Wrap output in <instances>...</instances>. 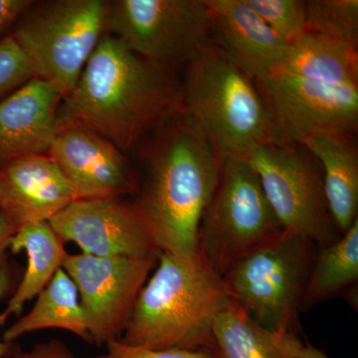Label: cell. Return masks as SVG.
<instances>
[{"mask_svg": "<svg viewBox=\"0 0 358 358\" xmlns=\"http://www.w3.org/2000/svg\"><path fill=\"white\" fill-rule=\"evenodd\" d=\"M180 87L182 109L199 124L221 162L279 141L256 81L215 42L203 47L186 66Z\"/></svg>", "mask_w": 358, "mask_h": 358, "instance_id": "4", "label": "cell"}, {"mask_svg": "<svg viewBox=\"0 0 358 358\" xmlns=\"http://www.w3.org/2000/svg\"><path fill=\"white\" fill-rule=\"evenodd\" d=\"M32 2L30 0H0V34L15 25Z\"/></svg>", "mask_w": 358, "mask_h": 358, "instance_id": "28", "label": "cell"}, {"mask_svg": "<svg viewBox=\"0 0 358 358\" xmlns=\"http://www.w3.org/2000/svg\"><path fill=\"white\" fill-rule=\"evenodd\" d=\"M319 162L327 207L341 235L357 220L358 152L355 136L320 134L301 143Z\"/></svg>", "mask_w": 358, "mask_h": 358, "instance_id": "17", "label": "cell"}, {"mask_svg": "<svg viewBox=\"0 0 358 358\" xmlns=\"http://www.w3.org/2000/svg\"><path fill=\"white\" fill-rule=\"evenodd\" d=\"M157 131L136 204L159 253L194 257L200 221L217 186L221 160L185 110Z\"/></svg>", "mask_w": 358, "mask_h": 358, "instance_id": "2", "label": "cell"}, {"mask_svg": "<svg viewBox=\"0 0 358 358\" xmlns=\"http://www.w3.org/2000/svg\"><path fill=\"white\" fill-rule=\"evenodd\" d=\"M45 329H61L92 343L76 285L63 268L37 296L31 310L4 331L2 339L14 343L24 334Z\"/></svg>", "mask_w": 358, "mask_h": 358, "instance_id": "19", "label": "cell"}, {"mask_svg": "<svg viewBox=\"0 0 358 358\" xmlns=\"http://www.w3.org/2000/svg\"><path fill=\"white\" fill-rule=\"evenodd\" d=\"M48 152L69 181L76 200L122 199L140 189L122 150L91 129L62 127Z\"/></svg>", "mask_w": 358, "mask_h": 358, "instance_id": "13", "label": "cell"}, {"mask_svg": "<svg viewBox=\"0 0 358 358\" xmlns=\"http://www.w3.org/2000/svg\"><path fill=\"white\" fill-rule=\"evenodd\" d=\"M252 8L289 45L307 31V6L301 0H247Z\"/></svg>", "mask_w": 358, "mask_h": 358, "instance_id": "24", "label": "cell"}, {"mask_svg": "<svg viewBox=\"0 0 358 358\" xmlns=\"http://www.w3.org/2000/svg\"><path fill=\"white\" fill-rule=\"evenodd\" d=\"M285 230L312 240L317 248L338 241L324 195L322 169L301 145L270 141L245 155Z\"/></svg>", "mask_w": 358, "mask_h": 358, "instance_id": "9", "label": "cell"}, {"mask_svg": "<svg viewBox=\"0 0 358 358\" xmlns=\"http://www.w3.org/2000/svg\"><path fill=\"white\" fill-rule=\"evenodd\" d=\"M215 43L254 81L277 69L289 44L256 13L247 0H204Z\"/></svg>", "mask_w": 358, "mask_h": 358, "instance_id": "16", "label": "cell"}, {"mask_svg": "<svg viewBox=\"0 0 358 358\" xmlns=\"http://www.w3.org/2000/svg\"><path fill=\"white\" fill-rule=\"evenodd\" d=\"M14 282V270L13 265L6 261L0 267V300L6 298L13 289ZM20 346L14 343L0 341V358H13L14 353Z\"/></svg>", "mask_w": 358, "mask_h": 358, "instance_id": "29", "label": "cell"}, {"mask_svg": "<svg viewBox=\"0 0 358 358\" xmlns=\"http://www.w3.org/2000/svg\"><path fill=\"white\" fill-rule=\"evenodd\" d=\"M213 358H294V334L275 333L259 326L231 303L212 327Z\"/></svg>", "mask_w": 358, "mask_h": 358, "instance_id": "20", "label": "cell"}, {"mask_svg": "<svg viewBox=\"0 0 358 358\" xmlns=\"http://www.w3.org/2000/svg\"><path fill=\"white\" fill-rule=\"evenodd\" d=\"M48 223L64 243L74 242L87 255H159L138 206L122 199L75 200Z\"/></svg>", "mask_w": 358, "mask_h": 358, "instance_id": "12", "label": "cell"}, {"mask_svg": "<svg viewBox=\"0 0 358 358\" xmlns=\"http://www.w3.org/2000/svg\"><path fill=\"white\" fill-rule=\"evenodd\" d=\"M2 205H3V199H2L1 193H0V209H1Z\"/></svg>", "mask_w": 358, "mask_h": 358, "instance_id": "32", "label": "cell"}, {"mask_svg": "<svg viewBox=\"0 0 358 358\" xmlns=\"http://www.w3.org/2000/svg\"><path fill=\"white\" fill-rule=\"evenodd\" d=\"M157 261L120 341L150 350H211L214 320L232 303L223 278L199 254L160 252Z\"/></svg>", "mask_w": 358, "mask_h": 358, "instance_id": "3", "label": "cell"}, {"mask_svg": "<svg viewBox=\"0 0 358 358\" xmlns=\"http://www.w3.org/2000/svg\"><path fill=\"white\" fill-rule=\"evenodd\" d=\"M107 31L141 58L173 73L215 42L204 0L109 1Z\"/></svg>", "mask_w": 358, "mask_h": 358, "instance_id": "8", "label": "cell"}, {"mask_svg": "<svg viewBox=\"0 0 358 358\" xmlns=\"http://www.w3.org/2000/svg\"><path fill=\"white\" fill-rule=\"evenodd\" d=\"M62 100L57 87L33 77L0 102V166L49 152L60 131Z\"/></svg>", "mask_w": 358, "mask_h": 358, "instance_id": "14", "label": "cell"}, {"mask_svg": "<svg viewBox=\"0 0 358 358\" xmlns=\"http://www.w3.org/2000/svg\"><path fill=\"white\" fill-rule=\"evenodd\" d=\"M157 258L68 254L62 268L81 296L92 343L121 339Z\"/></svg>", "mask_w": 358, "mask_h": 358, "instance_id": "11", "label": "cell"}, {"mask_svg": "<svg viewBox=\"0 0 358 358\" xmlns=\"http://www.w3.org/2000/svg\"><path fill=\"white\" fill-rule=\"evenodd\" d=\"M1 210L17 230L48 222L76 200L74 190L50 157L29 155L0 166Z\"/></svg>", "mask_w": 358, "mask_h": 358, "instance_id": "15", "label": "cell"}, {"mask_svg": "<svg viewBox=\"0 0 358 358\" xmlns=\"http://www.w3.org/2000/svg\"><path fill=\"white\" fill-rule=\"evenodd\" d=\"M96 358H213V355L207 350H150L114 341L108 343L107 352Z\"/></svg>", "mask_w": 358, "mask_h": 358, "instance_id": "26", "label": "cell"}, {"mask_svg": "<svg viewBox=\"0 0 358 358\" xmlns=\"http://www.w3.org/2000/svg\"><path fill=\"white\" fill-rule=\"evenodd\" d=\"M317 246L284 230L223 275L231 301L259 326L296 336L301 301Z\"/></svg>", "mask_w": 358, "mask_h": 358, "instance_id": "5", "label": "cell"}, {"mask_svg": "<svg viewBox=\"0 0 358 358\" xmlns=\"http://www.w3.org/2000/svg\"><path fill=\"white\" fill-rule=\"evenodd\" d=\"M33 77L31 66L13 36L0 38V102Z\"/></svg>", "mask_w": 358, "mask_h": 358, "instance_id": "25", "label": "cell"}, {"mask_svg": "<svg viewBox=\"0 0 358 358\" xmlns=\"http://www.w3.org/2000/svg\"><path fill=\"white\" fill-rule=\"evenodd\" d=\"M105 0H51L28 7L11 36L35 77L57 87L63 98L74 89L107 27Z\"/></svg>", "mask_w": 358, "mask_h": 358, "instance_id": "7", "label": "cell"}, {"mask_svg": "<svg viewBox=\"0 0 358 358\" xmlns=\"http://www.w3.org/2000/svg\"><path fill=\"white\" fill-rule=\"evenodd\" d=\"M275 70L331 83L358 85L357 48L306 32L289 45L284 60Z\"/></svg>", "mask_w": 358, "mask_h": 358, "instance_id": "21", "label": "cell"}, {"mask_svg": "<svg viewBox=\"0 0 358 358\" xmlns=\"http://www.w3.org/2000/svg\"><path fill=\"white\" fill-rule=\"evenodd\" d=\"M64 244L48 222L28 224L14 234L9 249L13 253L25 251L28 266L20 286L6 310L0 313V326H3L11 315H20L25 303L38 296L62 268L68 255Z\"/></svg>", "mask_w": 358, "mask_h": 358, "instance_id": "18", "label": "cell"}, {"mask_svg": "<svg viewBox=\"0 0 358 358\" xmlns=\"http://www.w3.org/2000/svg\"><path fill=\"white\" fill-rule=\"evenodd\" d=\"M13 358H76L62 341L53 339L47 343H37L31 350L17 348Z\"/></svg>", "mask_w": 358, "mask_h": 358, "instance_id": "27", "label": "cell"}, {"mask_svg": "<svg viewBox=\"0 0 358 358\" xmlns=\"http://www.w3.org/2000/svg\"><path fill=\"white\" fill-rule=\"evenodd\" d=\"M294 358H331L326 352L315 348L310 343H303L298 336H294L292 341Z\"/></svg>", "mask_w": 358, "mask_h": 358, "instance_id": "31", "label": "cell"}, {"mask_svg": "<svg viewBox=\"0 0 358 358\" xmlns=\"http://www.w3.org/2000/svg\"><path fill=\"white\" fill-rule=\"evenodd\" d=\"M17 228L8 216L0 209V267L7 261V251Z\"/></svg>", "mask_w": 358, "mask_h": 358, "instance_id": "30", "label": "cell"}, {"mask_svg": "<svg viewBox=\"0 0 358 358\" xmlns=\"http://www.w3.org/2000/svg\"><path fill=\"white\" fill-rule=\"evenodd\" d=\"M182 109L174 73L148 62L105 33L59 108V126L91 129L122 152Z\"/></svg>", "mask_w": 358, "mask_h": 358, "instance_id": "1", "label": "cell"}, {"mask_svg": "<svg viewBox=\"0 0 358 358\" xmlns=\"http://www.w3.org/2000/svg\"><path fill=\"white\" fill-rule=\"evenodd\" d=\"M307 6V31L357 47V0H310Z\"/></svg>", "mask_w": 358, "mask_h": 358, "instance_id": "23", "label": "cell"}, {"mask_svg": "<svg viewBox=\"0 0 358 358\" xmlns=\"http://www.w3.org/2000/svg\"><path fill=\"white\" fill-rule=\"evenodd\" d=\"M358 280V219L338 241L317 248L301 310L319 305L355 286Z\"/></svg>", "mask_w": 358, "mask_h": 358, "instance_id": "22", "label": "cell"}, {"mask_svg": "<svg viewBox=\"0 0 358 358\" xmlns=\"http://www.w3.org/2000/svg\"><path fill=\"white\" fill-rule=\"evenodd\" d=\"M284 230L246 157H225L197 234V252L204 262L223 277Z\"/></svg>", "mask_w": 358, "mask_h": 358, "instance_id": "6", "label": "cell"}, {"mask_svg": "<svg viewBox=\"0 0 358 358\" xmlns=\"http://www.w3.org/2000/svg\"><path fill=\"white\" fill-rule=\"evenodd\" d=\"M272 115L278 141L301 145L320 134L352 136L358 85L331 83L275 70L256 82Z\"/></svg>", "mask_w": 358, "mask_h": 358, "instance_id": "10", "label": "cell"}]
</instances>
